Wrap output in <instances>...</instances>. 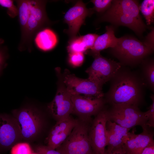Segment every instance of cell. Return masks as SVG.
<instances>
[{
  "label": "cell",
  "instance_id": "obj_1",
  "mask_svg": "<svg viewBox=\"0 0 154 154\" xmlns=\"http://www.w3.org/2000/svg\"><path fill=\"white\" fill-rule=\"evenodd\" d=\"M122 66L110 80V89L105 95L106 103L139 107L144 102L145 85L141 76Z\"/></svg>",
  "mask_w": 154,
  "mask_h": 154
},
{
  "label": "cell",
  "instance_id": "obj_2",
  "mask_svg": "<svg viewBox=\"0 0 154 154\" xmlns=\"http://www.w3.org/2000/svg\"><path fill=\"white\" fill-rule=\"evenodd\" d=\"M139 6L136 0H112L110 6L99 20L127 27L141 36L146 26L140 15Z\"/></svg>",
  "mask_w": 154,
  "mask_h": 154
},
{
  "label": "cell",
  "instance_id": "obj_3",
  "mask_svg": "<svg viewBox=\"0 0 154 154\" xmlns=\"http://www.w3.org/2000/svg\"><path fill=\"white\" fill-rule=\"evenodd\" d=\"M112 54L118 59L123 65H133L141 62L154 50L145 41L142 42L129 36L118 38L116 46L111 48Z\"/></svg>",
  "mask_w": 154,
  "mask_h": 154
},
{
  "label": "cell",
  "instance_id": "obj_4",
  "mask_svg": "<svg viewBox=\"0 0 154 154\" xmlns=\"http://www.w3.org/2000/svg\"><path fill=\"white\" fill-rule=\"evenodd\" d=\"M91 123L78 120L69 135L56 150L62 154H95L88 137Z\"/></svg>",
  "mask_w": 154,
  "mask_h": 154
},
{
  "label": "cell",
  "instance_id": "obj_5",
  "mask_svg": "<svg viewBox=\"0 0 154 154\" xmlns=\"http://www.w3.org/2000/svg\"><path fill=\"white\" fill-rule=\"evenodd\" d=\"M108 108V119L120 126L129 129L139 125L142 129L147 126L148 119L145 112L133 105H111Z\"/></svg>",
  "mask_w": 154,
  "mask_h": 154
},
{
  "label": "cell",
  "instance_id": "obj_6",
  "mask_svg": "<svg viewBox=\"0 0 154 154\" xmlns=\"http://www.w3.org/2000/svg\"><path fill=\"white\" fill-rule=\"evenodd\" d=\"M46 2L45 0H29V13L27 32L20 51L27 49L29 52L31 51L33 40L36 34L50 24L45 10Z\"/></svg>",
  "mask_w": 154,
  "mask_h": 154
},
{
  "label": "cell",
  "instance_id": "obj_7",
  "mask_svg": "<svg viewBox=\"0 0 154 154\" xmlns=\"http://www.w3.org/2000/svg\"><path fill=\"white\" fill-rule=\"evenodd\" d=\"M13 113L22 138L30 139L38 134L42 128V123L40 113L37 110L27 107L15 110Z\"/></svg>",
  "mask_w": 154,
  "mask_h": 154
},
{
  "label": "cell",
  "instance_id": "obj_8",
  "mask_svg": "<svg viewBox=\"0 0 154 154\" xmlns=\"http://www.w3.org/2000/svg\"><path fill=\"white\" fill-rule=\"evenodd\" d=\"M55 70L58 78L56 94L48 104V109L57 121L67 118L73 113V106L71 94L67 90L63 82L60 68H56Z\"/></svg>",
  "mask_w": 154,
  "mask_h": 154
},
{
  "label": "cell",
  "instance_id": "obj_9",
  "mask_svg": "<svg viewBox=\"0 0 154 154\" xmlns=\"http://www.w3.org/2000/svg\"><path fill=\"white\" fill-rule=\"evenodd\" d=\"M63 82L68 92L71 95L83 94L93 98L104 97L102 86L88 78H78L67 69L62 74Z\"/></svg>",
  "mask_w": 154,
  "mask_h": 154
},
{
  "label": "cell",
  "instance_id": "obj_10",
  "mask_svg": "<svg viewBox=\"0 0 154 154\" xmlns=\"http://www.w3.org/2000/svg\"><path fill=\"white\" fill-rule=\"evenodd\" d=\"M94 57L93 62L86 72L88 75V79L103 86L111 80L122 65L120 62L106 58L100 54Z\"/></svg>",
  "mask_w": 154,
  "mask_h": 154
},
{
  "label": "cell",
  "instance_id": "obj_11",
  "mask_svg": "<svg viewBox=\"0 0 154 154\" xmlns=\"http://www.w3.org/2000/svg\"><path fill=\"white\" fill-rule=\"evenodd\" d=\"M108 120L105 107L96 116L90 125L88 137L95 154H104L107 144L106 124Z\"/></svg>",
  "mask_w": 154,
  "mask_h": 154
},
{
  "label": "cell",
  "instance_id": "obj_12",
  "mask_svg": "<svg viewBox=\"0 0 154 154\" xmlns=\"http://www.w3.org/2000/svg\"><path fill=\"white\" fill-rule=\"evenodd\" d=\"M71 96L72 114L82 121L91 123V117L96 116L105 107L106 102L104 97L93 98L77 94H71Z\"/></svg>",
  "mask_w": 154,
  "mask_h": 154
},
{
  "label": "cell",
  "instance_id": "obj_13",
  "mask_svg": "<svg viewBox=\"0 0 154 154\" xmlns=\"http://www.w3.org/2000/svg\"><path fill=\"white\" fill-rule=\"evenodd\" d=\"M92 9H89L82 1H78L69 9L64 16V21L68 26L66 31L70 39L76 36L81 26L84 24L86 18L93 13Z\"/></svg>",
  "mask_w": 154,
  "mask_h": 154
},
{
  "label": "cell",
  "instance_id": "obj_14",
  "mask_svg": "<svg viewBox=\"0 0 154 154\" xmlns=\"http://www.w3.org/2000/svg\"><path fill=\"white\" fill-rule=\"evenodd\" d=\"M21 138L19 127L15 119L0 114L1 151L11 148Z\"/></svg>",
  "mask_w": 154,
  "mask_h": 154
},
{
  "label": "cell",
  "instance_id": "obj_15",
  "mask_svg": "<svg viewBox=\"0 0 154 154\" xmlns=\"http://www.w3.org/2000/svg\"><path fill=\"white\" fill-rule=\"evenodd\" d=\"M151 128L143 129V132L137 134L134 131L129 132L127 140L122 147L125 154H140L144 148L154 142V131Z\"/></svg>",
  "mask_w": 154,
  "mask_h": 154
},
{
  "label": "cell",
  "instance_id": "obj_16",
  "mask_svg": "<svg viewBox=\"0 0 154 154\" xmlns=\"http://www.w3.org/2000/svg\"><path fill=\"white\" fill-rule=\"evenodd\" d=\"M106 129L107 144L104 154H108L114 150L122 147L128 139L130 129L109 120L106 124Z\"/></svg>",
  "mask_w": 154,
  "mask_h": 154
},
{
  "label": "cell",
  "instance_id": "obj_17",
  "mask_svg": "<svg viewBox=\"0 0 154 154\" xmlns=\"http://www.w3.org/2000/svg\"><path fill=\"white\" fill-rule=\"evenodd\" d=\"M106 32L99 35L93 46L90 49V53L94 56L100 54L101 51L108 48L114 47L117 43L118 38L116 37L114 29L111 26H106Z\"/></svg>",
  "mask_w": 154,
  "mask_h": 154
},
{
  "label": "cell",
  "instance_id": "obj_18",
  "mask_svg": "<svg viewBox=\"0 0 154 154\" xmlns=\"http://www.w3.org/2000/svg\"><path fill=\"white\" fill-rule=\"evenodd\" d=\"M35 42L38 48L44 51L50 50L56 46L58 39L54 32L48 28H44L36 35Z\"/></svg>",
  "mask_w": 154,
  "mask_h": 154
},
{
  "label": "cell",
  "instance_id": "obj_19",
  "mask_svg": "<svg viewBox=\"0 0 154 154\" xmlns=\"http://www.w3.org/2000/svg\"><path fill=\"white\" fill-rule=\"evenodd\" d=\"M18 10L19 20L21 33V41L18 46L19 50L25 40L29 13V0H15Z\"/></svg>",
  "mask_w": 154,
  "mask_h": 154
},
{
  "label": "cell",
  "instance_id": "obj_20",
  "mask_svg": "<svg viewBox=\"0 0 154 154\" xmlns=\"http://www.w3.org/2000/svg\"><path fill=\"white\" fill-rule=\"evenodd\" d=\"M143 76H141L146 86L152 91L154 89V63L153 60L144 62L143 61Z\"/></svg>",
  "mask_w": 154,
  "mask_h": 154
},
{
  "label": "cell",
  "instance_id": "obj_21",
  "mask_svg": "<svg viewBox=\"0 0 154 154\" xmlns=\"http://www.w3.org/2000/svg\"><path fill=\"white\" fill-rule=\"evenodd\" d=\"M78 121L70 116L57 121L48 135L51 136L61 133L70 127H74L77 124Z\"/></svg>",
  "mask_w": 154,
  "mask_h": 154
},
{
  "label": "cell",
  "instance_id": "obj_22",
  "mask_svg": "<svg viewBox=\"0 0 154 154\" xmlns=\"http://www.w3.org/2000/svg\"><path fill=\"white\" fill-rule=\"evenodd\" d=\"M74 127H70L61 133L51 136L48 135L47 139V146L51 149H56L65 140Z\"/></svg>",
  "mask_w": 154,
  "mask_h": 154
},
{
  "label": "cell",
  "instance_id": "obj_23",
  "mask_svg": "<svg viewBox=\"0 0 154 154\" xmlns=\"http://www.w3.org/2000/svg\"><path fill=\"white\" fill-rule=\"evenodd\" d=\"M139 9L145 18L147 25H150L153 22L154 0L143 1L139 6Z\"/></svg>",
  "mask_w": 154,
  "mask_h": 154
},
{
  "label": "cell",
  "instance_id": "obj_24",
  "mask_svg": "<svg viewBox=\"0 0 154 154\" xmlns=\"http://www.w3.org/2000/svg\"><path fill=\"white\" fill-rule=\"evenodd\" d=\"M69 54L85 52L87 49L83 42L82 36L75 37L70 39L67 47Z\"/></svg>",
  "mask_w": 154,
  "mask_h": 154
},
{
  "label": "cell",
  "instance_id": "obj_25",
  "mask_svg": "<svg viewBox=\"0 0 154 154\" xmlns=\"http://www.w3.org/2000/svg\"><path fill=\"white\" fill-rule=\"evenodd\" d=\"M3 43V40L0 38V76L7 66V61L9 57L8 48L2 44Z\"/></svg>",
  "mask_w": 154,
  "mask_h": 154
},
{
  "label": "cell",
  "instance_id": "obj_26",
  "mask_svg": "<svg viewBox=\"0 0 154 154\" xmlns=\"http://www.w3.org/2000/svg\"><path fill=\"white\" fill-rule=\"evenodd\" d=\"M32 152L31 147L27 143H19L11 148V154H31Z\"/></svg>",
  "mask_w": 154,
  "mask_h": 154
},
{
  "label": "cell",
  "instance_id": "obj_27",
  "mask_svg": "<svg viewBox=\"0 0 154 154\" xmlns=\"http://www.w3.org/2000/svg\"><path fill=\"white\" fill-rule=\"evenodd\" d=\"M13 1L12 0H0V5L7 8V13L11 18L18 15V8L14 5Z\"/></svg>",
  "mask_w": 154,
  "mask_h": 154
},
{
  "label": "cell",
  "instance_id": "obj_28",
  "mask_svg": "<svg viewBox=\"0 0 154 154\" xmlns=\"http://www.w3.org/2000/svg\"><path fill=\"white\" fill-rule=\"evenodd\" d=\"M84 59V53H73L69 54L68 61L72 66L77 67L81 66Z\"/></svg>",
  "mask_w": 154,
  "mask_h": 154
},
{
  "label": "cell",
  "instance_id": "obj_29",
  "mask_svg": "<svg viewBox=\"0 0 154 154\" xmlns=\"http://www.w3.org/2000/svg\"><path fill=\"white\" fill-rule=\"evenodd\" d=\"M112 0H92L91 2L94 5L93 10H95L98 13L102 12L108 9L110 6Z\"/></svg>",
  "mask_w": 154,
  "mask_h": 154
},
{
  "label": "cell",
  "instance_id": "obj_30",
  "mask_svg": "<svg viewBox=\"0 0 154 154\" xmlns=\"http://www.w3.org/2000/svg\"><path fill=\"white\" fill-rule=\"evenodd\" d=\"M152 103L148 108V110L145 112L148 119L147 126L149 127H154V95L151 94L150 97Z\"/></svg>",
  "mask_w": 154,
  "mask_h": 154
},
{
  "label": "cell",
  "instance_id": "obj_31",
  "mask_svg": "<svg viewBox=\"0 0 154 154\" xmlns=\"http://www.w3.org/2000/svg\"><path fill=\"white\" fill-rule=\"evenodd\" d=\"M98 36L93 33H89L82 36V41L87 49H90L92 47Z\"/></svg>",
  "mask_w": 154,
  "mask_h": 154
},
{
  "label": "cell",
  "instance_id": "obj_32",
  "mask_svg": "<svg viewBox=\"0 0 154 154\" xmlns=\"http://www.w3.org/2000/svg\"><path fill=\"white\" fill-rule=\"evenodd\" d=\"M36 152L38 154H62L56 150L51 149L47 146L38 145L35 148Z\"/></svg>",
  "mask_w": 154,
  "mask_h": 154
},
{
  "label": "cell",
  "instance_id": "obj_33",
  "mask_svg": "<svg viewBox=\"0 0 154 154\" xmlns=\"http://www.w3.org/2000/svg\"><path fill=\"white\" fill-rule=\"evenodd\" d=\"M140 154H154V142L144 148Z\"/></svg>",
  "mask_w": 154,
  "mask_h": 154
},
{
  "label": "cell",
  "instance_id": "obj_34",
  "mask_svg": "<svg viewBox=\"0 0 154 154\" xmlns=\"http://www.w3.org/2000/svg\"><path fill=\"white\" fill-rule=\"evenodd\" d=\"M108 154H125L123 152L122 147L118 148L113 150L110 153Z\"/></svg>",
  "mask_w": 154,
  "mask_h": 154
},
{
  "label": "cell",
  "instance_id": "obj_35",
  "mask_svg": "<svg viewBox=\"0 0 154 154\" xmlns=\"http://www.w3.org/2000/svg\"><path fill=\"white\" fill-rule=\"evenodd\" d=\"M31 154H38L36 152H32V153Z\"/></svg>",
  "mask_w": 154,
  "mask_h": 154
},
{
  "label": "cell",
  "instance_id": "obj_36",
  "mask_svg": "<svg viewBox=\"0 0 154 154\" xmlns=\"http://www.w3.org/2000/svg\"><path fill=\"white\" fill-rule=\"evenodd\" d=\"M1 151L0 149V154H1Z\"/></svg>",
  "mask_w": 154,
  "mask_h": 154
}]
</instances>
